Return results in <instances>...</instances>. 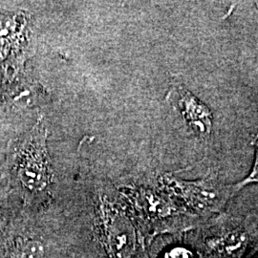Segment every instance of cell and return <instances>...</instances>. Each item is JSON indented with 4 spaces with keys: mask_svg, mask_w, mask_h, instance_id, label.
I'll return each instance as SVG.
<instances>
[{
    "mask_svg": "<svg viewBox=\"0 0 258 258\" xmlns=\"http://www.w3.org/2000/svg\"><path fill=\"white\" fill-rule=\"evenodd\" d=\"M164 183L178 194L194 212L200 215L219 212L231 197L238 192L235 184H221L214 177L188 182L166 175Z\"/></svg>",
    "mask_w": 258,
    "mask_h": 258,
    "instance_id": "1",
    "label": "cell"
},
{
    "mask_svg": "<svg viewBox=\"0 0 258 258\" xmlns=\"http://www.w3.org/2000/svg\"><path fill=\"white\" fill-rule=\"evenodd\" d=\"M27 142L20 151L17 173L22 187L30 194H41L49 188L53 179L45 147V134L38 131Z\"/></svg>",
    "mask_w": 258,
    "mask_h": 258,
    "instance_id": "2",
    "label": "cell"
},
{
    "mask_svg": "<svg viewBox=\"0 0 258 258\" xmlns=\"http://www.w3.org/2000/svg\"><path fill=\"white\" fill-rule=\"evenodd\" d=\"M100 239L108 258L133 257L136 235L125 220L105 215L100 228Z\"/></svg>",
    "mask_w": 258,
    "mask_h": 258,
    "instance_id": "3",
    "label": "cell"
},
{
    "mask_svg": "<svg viewBox=\"0 0 258 258\" xmlns=\"http://www.w3.org/2000/svg\"><path fill=\"white\" fill-rule=\"evenodd\" d=\"M171 101L181 110L194 134L200 138H208L212 131V114L203 103L183 86L174 87L171 91Z\"/></svg>",
    "mask_w": 258,
    "mask_h": 258,
    "instance_id": "4",
    "label": "cell"
},
{
    "mask_svg": "<svg viewBox=\"0 0 258 258\" xmlns=\"http://www.w3.org/2000/svg\"><path fill=\"white\" fill-rule=\"evenodd\" d=\"M250 236L245 227L219 231L206 240V252L212 258H241L247 252Z\"/></svg>",
    "mask_w": 258,
    "mask_h": 258,
    "instance_id": "5",
    "label": "cell"
},
{
    "mask_svg": "<svg viewBox=\"0 0 258 258\" xmlns=\"http://www.w3.org/2000/svg\"><path fill=\"white\" fill-rule=\"evenodd\" d=\"M163 258H194L191 250L183 247H176L166 251Z\"/></svg>",
    "mask_w": 258,
    "mask_h": 258,
    "instance_id": "6",
    "label": "cell"
}]
</instances>
